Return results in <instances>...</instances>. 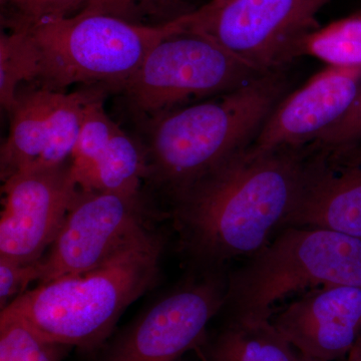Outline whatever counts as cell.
<instances>
[{
    "label": "cell",
    "instance_id": "cell-1",
    "mask_svg": "<svg viewBox=\"0 0 361 361\" xmlns=\"http://www.w3.org/2000/svg\"><path fill=\"white\" fill-rule=\"evenodd\" d=\"M310 160L304 148H247L180 190L172 199L183 248L209 269L261 250L295 206Z\"/></svg>",
    "mask_w": 361,
    "mask_h": 361
},
{
    "label": "cell",
    "instance_id": "cell-2",
    "mask_svg": "<svg viewBox=\"0 0 361 361\" xmlns=\"http://www.w3.org/2000/svg\"><path fill=\"white\" fill-rule=\"evenodd\" d=\"M163 249L160 235L146 228L103 264L40 283L1 311L18 316L47 341L92 350L156 284Z\"/></svg>",
    "mask_w": 361,
    "mask_h": 361
},
{
    "label": "cell",
    "instance_id": "cell-3",
    "mask_svg": "<svg viewBox=\"0 0 361 361\" xmlns=\"http://www.w3.org/2000/svg\"><path fill=\"white\" fill-rule=\"evenodd\" d=\"M281 71L142 123L148 157L147 182L171 195L226 159L248 148L286 94Z\"/></svg>",
    "mask_w": 361,
    "mask_h": 361
},
{
    "label": "cell",
    "instance_id": "cell-4",
    "mask_svg": "<svg viewBox=\"0 0 361 361\" xmlns=\"http://www.w3.org/2000/svg\"><path fill=\"white\" fill-rule=\"evenodd\" d=\"M7 25L20 26L30 35L37 56L35 85L63 92L73 85L122 92L149 51L184 30L180 18L151 27L85 8L70 18Z\"/></svg>",
    "mask_w": 361,
    "mask_h": 361
},
{
    "label": "cell",
    "instance_id": "cell-5",
    "mask_svg": "<svg viewBox=\"0 0 361 361\" xmlns=\"http://www.w3.org/2000/svg\"><path fill=\"white\" fill-rule=\"evenodd\" d=\"M361 287V239L331 230L287 227L228 275L231 316L271 318L286 297L326 285Z\"/></svg>",
    "mask_w": 361,
    "mask_h": 361
},
{
    "label": "cell",
    "instance_id": "cell-6",
    "mask_svg": "<svg viewBox=\"0 0 361 361\" xmlns=\"http://www.w3.org/2000/svg\"><path fill=\"white\" fill-rule=\"evenodd\" d=\"M264 73L214 40L182 30L149 51L121 94L141 123L223 94Z\"/></svg>",
    "mask_w": 361,
    "mask_h": 361
},
{
    "label": "cell",
    "instance_id": "cell-7",
    "mask_svg": "<svg viewBox=\"0 0 361 361\" xmlns=\"http://www.w3.org/2000/svg\"><path fill=\"white\" fill-rule=\"evenodd\" d=\"M332 0H210L182 16L183 26L217 42L262 73L302 56L318 30L316 16Z\"/></svg>",
    "mask_w": 361,
    "mask_h": 361
},
{
    "label": "cell",
    "instance_id": "cell-8",
    "mask_svg": "<svg viewBox=\"0 0 361 361\" xmlns=\"http://www.w3.org/2000/svg\"><path fill=\"white\" fill-rule=\"evenodd\" d=\"M149 205L135 192L78 191L51 248L39 284L97 267L146 229Z\"/></svg>",
    "mask_w": 361,
    "mask_h": 361
},
{
    "label": "cell",
    "instance_id": "cell-9",
    "mask_svg": "<svg viewBox=\"0 0 361 361\" xmlns=\"http://www.w3.org/2000/svg\"><path fill=\"white\" fill-rule=\"evenodd\" d=\"M228 275L221 268L187 282L142 313L111 345L104 361H178L197 348L224 308Z\"/></svg>",
    "mask_w": 361,
    "mask_h": 361
},
{
    "label": "cell",
    "instance_id": "cell-10",
    "mask_svg": "<svg viewBox=\"0 0 361 361\" xmlns=\"http://www.w3.org/2000/svg\"><path fill=\"white\" fill-rule=\"evenodd\" d=\"M80 191L71 160L28 169L4 180L0 257L32 263L51 248Z\"/></svg>",
    "mask_w": 361,
    "mask_h": 361
},
{
    "label": "cell",
    "instance_id": "cell-11",
    "mask_svg": "<svg viewBox=\"0 0 361 361\" xmlns=\"http://www.w3.org/2000/svg\"><path fill=\"white\" fill-rule=\"evenodd\" d=\"M96 96L90 87L70 94L42 87L20 92L0 153L2 182L21 171L71 161L85 106Z\"/></svg>",
    "mask_w": 361,
    "mask_h": 361
},
{
    "label": "cell",
    "instance_id": "cell-12",
    "mask_svg": "<svg viewBox=\"0 0 361 361\" xmlns=\"http://www.w3.org/2000/svg\"><path fill=\"white\" fill-rule=\"evenodd\" d=\"M360 92L361 68L327 66L281 99L249 151L262 154L282 148H304L338 123Z\"/></svg>",
    "mask_w": 361,
    "mask_h": 361
},
{
    "label": "cell",
    "instance_id": "cell-13",
    "mask_svg": "<svg viewBox=\"0 0 361 361\" xmlns=\"http://www.w3.org/2000/svg\"><path fill=\"white\" fill-rule=\"evenodd\" d=\"M272 322L298 353L326 361L344 360L361 337V287L310 289Z\"/></svg>",
    "mask_w": 361,
    "mask_h": 361
},
{
    "label": "cell",
    "instance_id": "cell-14",
    "mask_svg": "<svg viewBox=\"0 0 361 361\" xmlns=\"http://www.w3.org/2000/svg\"><path fill=\"white\" fill-rule=\"evenodd\" d=\"M334 161L324 151L311 157L300 196L282 229L317 228L361 239V163Z\"/></svg>",
    "mask_w": 361,
    "mask_h": 361
},
{
    "label": "cell",
    "instance_id": "cell-15",
    "mask_svg": "<svg viewBox=\"0 0 361 361\" xmlns=\"http://www.w3.org/2000/svg\"><path fill=\"white\" fill-rule=\"evenodd\" d=\"M297 350L271 318L231 316L205 350L203 361H296Z\"/></svg>",
    "mask_w": 361,
    "mask_h": 361
},
{
    "label": "cell",
    "instance_id": "cell-16",
    "mask_svg": "<svg viewBox=\"0 0 361 361\" xmlns=\"http://www.w3.org/2000/svg\"><path fill=\"white\" fill-rule=\"evenodd\" d=\"M148 173L144 145L118 127L101 155L77 183L85 191L135 192L142 190Z\"/></svg>",
    "mask_w": 361,
    "mask_h": 361
},
{
    "label": "cell",
    "instance_id": "cell-17",
    "mask_svg": "<svg viewBox=\"0 0 361 361\" xmlns=\"http://www.w3.org/2000/svg\"><path fill=\"white\" fill-rule=\"evenodd\" d=\"M0 37V102L11 113L18 102L20 87L35 84L37 63L35 47L25 28L7 25Z\"/></svg>",
    "mask_w": 361,
    "mask_h": 361
},
{
    "label": "cell",
    "instance_id": "cell-18",
    "mask_svg": "<svg viewBox=\"0 0 361 361\" xmlns=\"http://www.w3.org/2000/svg\"><path fill=\"white\" fill-rule=\"evenodd\" d=\"M303 54L329 66L361 68V11L311 32L304 40Z\"/></svg>",
    "mask_w": 361,
    "mask_h": 361
},
{
    "label": "cell",
    "instance_id": "cell-19",
    "mask_svg": "<svg viewBox=\"0 0 361 361\" xmlns=\"http://www.w3.org/2000/svg\"><path fill=\"white\" fill-rule=\"evenodd\" d=\"M70 346L47 341L18 316L0 314V361H61Z\"/></svg>",
    "mask_w": 361,
    "mask_h": 361
},
{
    "label": "cell",
    "instance_id": "cell-20",
    "mask_svg": "<svg viewBox=\"0 0 361 361\" xmlns=\"http://www.w3.org/2000/svg\"><path fill=\"white\" fill-rule=\"evenodd\" d=\"M110 92H102L85 106L77 145L71 157L75 180L87 172L109 144L118 125L104 110V102Z\"/></svg>",
    "mask_w": 361,
    "mask_h": 361
},
{
    "label": "cell",
    "instance_id": "cell-21",
    "mask_svg": "<svg viewBox=\"0 0 361 361\" xmlns=\"http://www.w3.org/2000/svg\"><path fill=\"white\" fill-rule=\"evenodd\" d=\"M85 8L151 27L167 25L194 11L185 6V0H87Z\"/></svg>",
    "mask_w": 361,
    "mask_h": 361
},
{
    "label": "cell",
    "instance_id": "cell-22",
    "mask_svg": "<svg viewBox=\"0 0 361 361\" xmlns=\"http://www.w3.org/2000/svg\"><path fill=\"white\" fill-rule=\"evenodd\" d=\"M87 0H16L7 23L33 25L54 18H70L82 11Z\"/></svg>",
    "mask_w": 361,
    "mask_h": 361
},
{
    "label": "cell",
    "instance_id": "cell-23",
    "mask_svg": "<svg viewBox=\"0 0 361 361\" xmlns=\"http://www.w3.org/2000/svg\"><path fill=\"white\" fill-rule=\"evenodd\" d=\"M361 142V92L343 118L323 132L313 147L329 154H339Z\"/></svg>",
    "mask_w": 361,
    "mask_h": 361
},
{
    "label": "cell",
    "instance_id": "cell-24",
    "mask_svg": "<svg viewBox=\"0 0 361 361\" xmlns=\"http://www.w3.org/2000/svg\"><path fill=\"white\" fill-rule=\"evenodd\" d=\"M39 260L32 263H20L11 259L0 257V305L1 310L8 305L11 299H16L26 291L33 281H39Z\"/></svg>",
    "mask_w": 361,
    "mask_h": 361
},
{
    "label": "cell",
    "instance_id": "cell-25",
    "mask_svg": "<svg viewBox=\"0 0 361 361\" xmlns=\"http://www.w3.org/2000/svg\"><path fill=\"white\" fill-rule=\"evenodd\" d=\"M336 159L337 161L342 164L361 163V142L353 148L337 154Z\"/></svg>",
    "mask_w": 361,
    "mask_h": 361
},
{
    "label": "cell",
    "instance_id": "cell-26",
    "mask_svg": "<svg viewBox=\"0 0 361 361\" xmlns=\"http://www.w3.org/2000/svg\"><path fill=\"white\" fill-rule=\"evenodd\" d=\"M344 361H361V337L353 349L349 351L348 355L344 358Z\"/></svg>",
    "mask_w": 361,
    "mask_h": 361
},
{
    "label": "cell",
    "instance_id": "cell-27",
    "mask_svg": "<svg viewBox=\"0 0 361 361\" xmlns=\"http://www.w3.org/2000/svg\"><path fill=\"white\" fill-rule=\"evenodd\" d=\"M296 361H326V360H319V358L312 357V356L302 355V353H298V351H297Z\"/></svg>",
    "mask_w": 361,
    "mask_h": 361
},
{
    "label": "cell",
    "instance_id": "cell-28",
    "mask_svg": "<svg viewBox=\"0 0 361 361\" xmlns=\"http://www.w3.org/2000/svg\"><path fill=\"white\" fill-rule=\"evenodd\" d=\"M16 0H1L2 6H11L13 7L16 4Z\"/></svg>",
    "mask_w": 361,
    "mask_h": 361
}]
</instances>
